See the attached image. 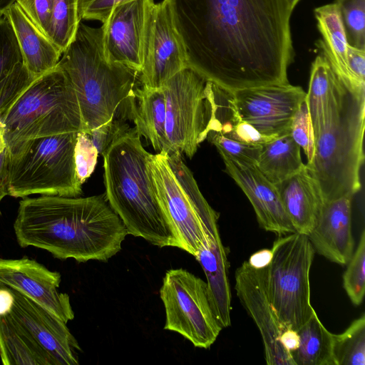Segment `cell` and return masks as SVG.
<instances>
[{
  "mask_svg": "<svg viewBox=\"0 0 365 365\" xmlns=\"http://www.w3.org/2000/svg\"><path fill=\"white\" fill-rule=\"evenodd\" d=\"M188 67L234 92L288 83L292 10L286 0H169Z\"/></svg>",
  "mask_w": 365,
  "mask_h": 365,
  "instance_id": "6da1fadb",
  "label": "cell"
},
{
  "mask_svg": "<svg viewBox=\"0 0 365 365\" xmlns=\"http://www.w3.org/2000/svg\"><path fill=\"white\" fill-rule=\"evenodd\" d=\"M14 230L20 247H34L55 258L78 262H108L121 250L128 235L105 194L24 197Z\"/></svg>",
  "mask_w": 365,
  "mask_h": 365,
  "instance_id": "7a4b0ae2",
  "label": "cell"
},
{
  "mask_svg": "<svg viewBox=\"0 0 365 365\" xmlns=\"http://www.w3.org/2000/svg\"><path fill=\"white\" fill-rule=\"evenodd\" d=\"M135 128L115 139L103 157L105 196L128 235L158 247L179 243L158 198L149 160Z\"/></svg>",
  "mask_w": 365,
  "mask_h": 365,
  "instance_id": "3957f363",
  "label": "cell"
},
{
  "mask_svg": "<svg viewBox=\"0 0 365 365\" xmlns=\"http://www.w3.org/2000/svg\"><path fill=\"white\" fill-rule=\"evenodd\" d=\"M102 36V26L81 21L57 64L76 92L85 132L114 119L132 120L139 73L108 61Z\"/></svg>",
  "mask_w": 365,
  "mask_h": 365,
  "instance_id": "277c9868",
  "label": "cell"
},
{
  "mask_svg": "<svg viewBox=\"0 0 365 365\" xmlns=\"http://www.w3.org/2000/svg\"><path fill=\"white\" fill-rule=\"evenodd\" d=\"M364 125L365 91L354 89L339 79L329 118L316 135L314 155L306 164L324 202L354 197L360 190Z\"/></svg>",
  "mask_w": 365,
  "mask_h": 365,
  "instance_id": "5b68a950",
  "label": "cell"
},
{
  "mask_svg": "<svg viewBox=\"0 0 365 365\" xmlns=\"http://www.w3.org/2000/svg\"><path fill=\"white\" fill-rule=\"evenodd\" d=\"M0 121L10 153L29 140L85 131L76 92L58 66L36 78Z\"/></svg>",
  "mask_w": 365,
  "mask_h": 365,
  "instance_id": "8992f818",
  "label": "cell"
},
{
  "mask_svg": "<svg viewBox=\"0 0 365 365\" xmlns=\"http://www.w3.org/2000/svg\"><path fill=\"white\" fill-rule=\"evenodd\" d=\"M181 154H151L149 165L158 198L179 248L195 257L210 233L218 230V214L208 204Z\"/></svg>",
  "mask_w": 365,
  "mask_h": 365,
  "instance_id": "52a82bcc",
  "label": "cell"
},
{
  "mask_svg": "<svg viewBox=\"0 0 365 365\" xmlns=\"http://www.w3.org/2000/svg\"><path fill=\"white\" fill-rule=\"evenodd\" d=\"M77 133L29 140L10 153L8 195L78 197L82 192L75 163Z\"/></svg>",
  "mask_w": 365,
  "mask_h": 365,
  "instance_id": "ba28073f",
  "label": "cell"
},
{
  "mask_svg": "<svg viewBox=\"0 0 365 365\" xmlns=\"http://www.w3.org/2000/svg\"><path fill=\"white\" fill-rule=\"evenodd\" d=\"M271 250L266 267L269 297L283 327L297 331L315 311L309 283L315 252L307 235L297 232L280 236Z\"/></svg>",
  "mask_w": 365,
  "mask_h": 365,
  "instance_id": "9c48e42d",
  "label": "cell"
},
{
  "mask_svg": "<svg viewBox=\"0 0 365 365\" xmlns=\"http://www.w3.org/2000/svg\"><path fill=\"white\" fill-rule=\"evenodd\" d=\"M165 311L164 329L177 332L195 347L209 349L222 327L208 298L207 283L185 269L166 271L160 289Z\"/></svg>",
  "mask_w": 365,
  "mask_h": 365,
  "instance_id": "30bf717a",
  "label": "cell"
},
{
  "mask_svg": "<svg viewBox=\"0 0 365 365\" xmlns=\"http://www.w3.org/2000/svg\"><path fill=\"white\" fill-rule=\"evenodd\" d=\"M206 82L187 67L161 86L165 97V132L170 154L184 153L191 158L206 140L210 119Z\"/></svg>",
  "mask_w": 365,
  "mask_h": 365,
  "instance_id": "8fae6325",
  "label": "cell"
},
{
  "mask_svg": "<svg viewBox=\"0 0 365 365\" xmlns=\"http://www.w3.org/2000/svg\"><path fill=\"white\" fill-rule=\"evenodd\" d=\"M187 67V53L174 24L169 0L155 2L150 9L145 25L140 84L160 88Z\"/></svg>",
  "mask_w": 365,
  "mask_h": 365,
  "instance_id": "7c38bea8",
  "label": "cell"
},
{
  "mask_svg": "<svg viewBox=\"0 0 365 365\" xmlns=\"http://www.w3.org/2000/svg\"><path fill=\"white\" fill-rule=\"evenodd\" d=\"M233 94L242 119L272 137L290 133L293 116L306 98L300 86L289 83L241 89Z\"/></svg>",
  "mask_w": 365,
  "mask_h": 365,
  "instance_id": "4fadbf2b",
  "label": "cell"
},
{
  "mask_svg": "<svg viewBox=\"0 0 365 365\" xmlns=\"http://www.w3.org/2000/svg\"><path fill=\"white\" fill-rule=\"evenodd\" d=\"M266 267L256 269L247 261L244 262L235 272L236 293L259 331L266 363L295 365L291 352L280 341L282 333L286 328L281 324L269 297Z\"/></svg>",
  "mask_w": 365,
  "mask_h": 365,
  "instance_id": "5bb4252c",
  "label": "cell"
},
{
  "mask_svg": "<svg viewBox=\"0 0 365 365\" xmlns=\"http://www.w3.org/2000/svg\"><path fill=\"white\" fill-rule=\"evenodd\" d=\"M154 0H128L113 7L102 24L103 46L108 61L140 74L148 12Z\"/></svg>",
  "mask_w": 365,
  "mask_h": 365,
  "instance_id": "9a60e30c",
  "label": "cell"
},
{
  "mask_svg": "<svg viewBox=\"0 0 365 365\" xmlns=\"http://www.w3.org/2000/svg\"><path fill=\"white\" fill-rule=\"evenodd\" d=\"M14 303L9 314L56 365H78L81 347L66 323L23 294L9 288Z\"/></svg>",
  "mask_w": 365,
  "mask_h": 365,
  "instance_id": "2e32d148",
  "label": "cell"
},
{
  "mask_svg": "<svg viewBox=\"0 0 365 365\" xmlns=\"http://www.w3.org/2000/svg\"><path fill=\"white\" fill-rule=\"evenodd\" d=\"M61 276L37 261L0 258V287H7L41 305L67 324L74 318L70 297L58 290Z\"/></svg>",
  "mask_w": 365,
  "mask_h": 365,
  "instance_id": "e0dca14e",
  "label": "cell"
},
{
  "mask_svg": "<svg viewBox=\"0 0 365 365\" xmlns=\"http://www.w3.org/2000/svg\"><path fill=\"white\" fill-rule=\"evenodd\" d=\"M221 157L225 172L249 199L259 226L279 237L295 232L276 185L269 181L256 165H243L227 157Z\"/></svg>",
  "mask_w": 365,
  "mask_h": 365,
  "instance_id": "ac0fdd59",
  "label": "cell"
},
{
  "mask_svg": "<svg viewBox=\"0 0 365 365\" xmlns=\"http://www.w3.org/2000/svg\"><path fill=\"white\" fill-rule=\"evenodd\" d=\"M352 198L344 196L324 202L316 225L307 235L315 252L340 265L346 264L354 252Z\"/></svg>",
  "mask_w": 365,
  "mask_h": 365,
  "instance_id": "d6986e66",
  "label": "cell"
},
{
  "mask_svg": "<svg viewBox=\"0 0 365 365\" xmlns=\"http://www.w3.org/2000/svg\"><path fill=\"white\" fill-rule=\"evenodd\" d=\"M276 186L295 232L309 235L319 220L324 199L306 165L299 172Z\"/></svg>",
  "mask_w": 365,
  "mask_h": 365,
  "instance_id": "ffe728a7",
  "label": "cell"
},
{
  "mask_svg": "<svg viewBox=\"0 0 365 365\" xmlns=\"http://www.w3.org/2000/svg\"><path fill=\"white\" fill-rule=\"evenodd\" d=\"M207 279V289L213 313L222 328L231 324V292L227 251L219 230L207 235L195 257Z\"/></svg>",
  "mask_w": 365,
  "mask_h": 365,
  "instance_id": "44dd1931",
  "label": "cell"
},
{
  "mask_svg": "<svg viewBox=\"0 0 365 365\" xmlns=\"http://www.w3.org/2000/svg\"><path fill=\"white\" fill-rule=\"evenodd\" d=\"M4 16L13 28L23 63L34 76L38 77L57 66L62 53L34 26L16 2Z\"/></svg>",
  "mask_w": 365,
  "mask_h": 365,
  "instance_id": "7402d4cb",
  "label": "cell"
},
{
  "mask_svg": "<svg viewBox=\"0 0 365 365\" xmlns=\"http://www.w3.org/2000/svg\"><path fill=\"white\" fill-rule=\"evenodd\" d=\"M166 105L163 88L140 85L135 91L132 120L140 136L145 137L157 153L170 154L165 132Z\"/></svg>",
  "mask_w": 365,
  "mask_h": 365,
  "instance_id": "603a6c76",
  "label": "cell"
},
{
  "mask_svg": "<svg viewBox=\"0 0 365 365\" xmlns=\"http://www.w3.org/2000/svg\"><path fill=\"white\" fill-rule=\"evenodd\" d=\"M314 15L322 36L317 47L338 78L351 86L347 69L349 43L337 5L334 2L317 7Z\"/></svg>",
  "mask_w": 365,
  "mask_h": 365,
  "instance_id": "cb8c5ba5",
  "label": "cell"
},
{
  "mask_svg": "<svg viewBox=\"0 0 365 365\" xmlns=\"http://www.w3.org/2000/svg\"><path fill=\"white\" fill-rule=\"evenodd\" d=\"M339 81L324 56H317L312 64L305 98L314 139L329 118L336 99Z\"/></svg>",
  "mask_w": 365,
  "mask_h": 365,
  "instance_id": "d4e9b609",
  "label": "cell"
},
{
  "mask_svg": "<svg viewBox=\"0 0 365 365\" xmlns=\"http://www.w3.org/2000/svg\"><path fill=\"white\" fill-rule=\"evenodd\" d=\"M300 149L290 133L277 136L262 145L256 166L269 181L277 185L305 166Z\"/></svg>",
  "mask_w": 365,
  "mask_h": 365,
  "instance_id": "484cf974",
  "label": "cell"
},
{
  "mask_svg": "<svg viewBox=\"0 0 365 365\" xmlns=\"http://www.w3.org/2000/svg\"><path fill=\"white\" fill-rule=\"evenodd\" d=\"M0 359L4 365H56L8 314L0 316Z\"/></svg>",
  "mask_w": 365,
  "mask_h": 365,
  "instance_id": "4316f807",
  "label": "cell"
},
{
  "mask_svg": "<svg viewBox=\"0 0 365 365\" xmlns=\"http://www.w3.org/2000/svg\"><path fill=\"white\" fill-rule=\"evenodd\" d=\"M297 332L299 346L291 353L295 365H335L334 334L323 325L315 311Z\"/></svg>",
  "mask_w": 365,
  "mask_h": 365,
  "instance_id": "83f0119b",
  "label": "cell"
},
{
  "mask_svg": "<svg viewBox=\"0 0 365 365\" xmlns=\"http://www.w3.org/2000/svg\"><path fill=\"white\" fill-rule=\"evenodd\" d=\"M335 365H365V314L342 333L333 334Z\"/></svg>",
  "mask_w": 365,
  "mask_h": 365,
  "instance_id": "f1b7e54d",
  "label": "cell"
},
{
  "mask_svg": "<svg viewBox=\"0 0 365 365\" xmlns=\"http://www.w3.org/2000/svg\"><path fill=\"white\" fill-rule=\"evenodd\" d=\"M81 21L78 0H53L48 38L61 53L73 40Z\"/></svg>",
  "mask_w": 365,
  "mask_h": 365,
  "instance_id": "f546056e",
  "label": "cell"
},
{
  "mask_svg": "<svg viewBox=\"0 0 365 365\" xmlns=\"http://www.w3.org/2000/svg\"><path fill=\"white\" fill-rule=\"evenodd\" d=\"M343 274V287L354 305H360L365 294V231L362 230L358 245L347 262Z\"/></svg>",
  "mask_w": 365,
  "mask_h": 365,
  "instance_id": "4dcf8cb0",
  "label": "cell"
},
{
  "mask_svg": "<svg viewBox=\"0 0 365 365\" xmlns=\"http://www.w3.org/2000/svg\"><path fill=\"white\" fill-rule=\"evenodd\" d=\"M351 46L365 50V0H336Z\"/></svg>",
  "mask_w": 365,
  "mask_h": 365,
  "instance_id": "1f68e13d",
  "label": "cell"
},
{
  "mask_svg": "<svg viewBox=\"0 0 365 365\" xmlns=\"http://www.w3.org/2000/svg\"><path fill=\"white\" fill-rule=\"evenodd\" d=\"M206 139L216 147L221 156L243 165H257L262 145L233 140L212 131L207 133Z\"/></svg>",
  "mask_w": 365,
  "mask_h": 365,
  "instance_id": "d6a6232c",
  "label": "cell"
},
{
  "mask_svg": "<svg viewBox=\"0 0 365 365\" xmlns=\"http://www.w3.org/2000/svg\"><path fill=\"white\" fill-rule=\"evenodd\" d=\"M23 62L20 48L8 19L0 16V81Z\"/></svg>",
  "mask_w": 365,
  "mask_h": 365,
  "instance_id": "836d02e7",
  "label": "cell"
},
{
  "mask_svg": "<svg viewBox=\"0 0 365 365\" xmlns=\"http://www.w3.org/2000/svg\"><path fill=\"white\" fill-rule=\"evenodd\" d=\"M36 78L21 62L0 81V118Z\"/></svg>",
  "mask_w": 365,
  "mask_h": 365,
  "instance_id": "e575fe53",
  "label": "cell"
},
{
  "mask_svg": "<svg viewBox=\"0 0 365 365\" xmlns=\"http://www.w3.org/2000/svg\"><path fill=\"white\" fill-rule=\"evenodd\" d=\"M290 135L302 148L310 163L314 153L315 139L306 100L299 105L295 112L290 128Z\"/></svg>",
  "mask_w": 365,
  "mask_h": 365,
  "instance_id": "d590c367",
  "label": "cell"
},
{
  "mask_svg": "<svg viewBox=\"0 0 365 365\" xmlns=\"http://www.w3.org/2000/svg\"><path fill=\"white\" fill-rule=\"evenodd\" d=\"M98 153L88 134L85 131L77 133L74 158L78 178L83 184L93 173Z\"/></svg>",
  "mask_w": 365,
  "mask_h": 365,
  "instance_id": "8d00e7d4",
  "label": "cell"
},
{
  "mask_svg": "<svg viewBox=\"0 0 365 365\" xmlns=\"http://www.w3.org/2000/svg\"><path fill=\"white\" fill-rule=\"evenodd\" d=\"M16 3L34 26L48 38L53 0H16Z\"/></svg>",
  "mask_w": 365,
  "mask_h": 365,
  "instance_id": "74e56055",
  "label": "cell"
},
{
  "mask_svg": "<svg viewBox=\"0 0 365 365\" xmlns=\"http://www.w3.org/2000/svg\"><path fill=\"white\" fill-rule=\"evenodd\" d=\"M130 129L125 120L114 119L86 133L98 154L103 155L115 139Z\"/></svg>",
  "mask_w": 365,
  "mask_h": 365,
  "instance_id": "f35d334b",
  "label": "cell"
},
{
  "mask_svg": "<svg viewBox=\"0 0 365 365\" xmlns=\"http://www.w3.org/2000/svg\"><path fill=\"white\" fill-rule=\"evenodd\" d=\"M126 1L128 0H78L80 19L103 24L113 7Z\"/></svg>",
  "mask_w": 365,
  "mask_h": 365,
  "instance_id": "ab89813d",
  "label": "cell"
},
{
  "mask_svg": "<svg viewBox=\"0 0 365 365\" xmlns=\"http://www.w3.org/2000/svg\"><path fill=\"white\" fill-rule=\"evenodd\" d=\"M347 69L351 86L365 91V50L348 46Z\"/></svg>",
  "mask_w": 365,
  "mask_h": 365,
  "instance_id": "60d3db41",
  "label": "cell"
},
{
  "mask_svg": "<svg viewBox=\"0 0 365 365\" xmlns=\"http://www.w3.org/2000/svg\"><path fill=\"white\" fill-rule=\"evenodd\" d=\"M10 153L7 148L0 155V202L8 195Z\"/></svg>",
  "mask_w": 365,
  "mask_h": 365,
  "instance_id": "b9f144b4",
  "label": "cell"
},
{
  "mask_svg": "<svg viewBox=\"0 0 365 365\" xmlns=\"http://www.w3.org/2000/svg\"><path fill=\"white\" fill-rule=\"evenodd\" d=\"M272 257V250L263 249L252 254L247 260V262L254 268H263L269 264Z\"/></svg>",
  "mask_w": 365,
  "mask_h": 365,
  "instance_id": "7bdbcfd3",
  "label": "cell"
},
{
  "mask_svg": "<svg viewBox=\"0 0 365 365\" xmlns=\"http://www.w3.org/2000/svg\"><path fill=\"white\" fill-rule=\"evenodd\" d=\"M280 341L283 346L292 353L299 346V336L298 332L291 329H285L282 333Z\"/></svg>",
  "mask_w": 365,
  "mask_h": 365,
  "instance_id": "ee69618b",
  "label": "cell"
},
{
  "mask_svg": "<svg viewBox=\"0 0 365 365\" xmlns=\"http://www.w3.org/2000/svg\"><path fill=\"white\" fill-rule=\"evenodd\" d=\"M14 303V297L7 287H0V316L9 313Z\"/></svg>",
  "mask_w": 365,
  "mask_h": 365,
  "instance_id": "f6af8a7d",
  "label": "cell"
},
{
  "mask_svg": "<svg viewBox=\"0 0 365 365\" xmlns=\"http://www.w3.org/2000/svg\"><path fill=\"white\" fill-rule=\"evenodd\" d=\"M16 0H0V16H3L6 11L11 7Z\"/></svg>",
  "mask_w": 365,
  "mask_h": 365,
  "instance_id": "bcb514c9",
  "label": "cell"
},
{
  "mask_svg": "<svg viewBox=\"0 0 365 365\" xmlns=\"http://www.w3.org/2000/svg\"><path fill=\"white\" fill-rule=\"evenodd\" d=\"M6 148V144L4 138V127L3 123L0 121V155Z\"/></svg>",
  "mask_w": 365,
  "mask_h": 365,
  "instance_id": "7dc6e473",
  "label": "cell"
},
{
  "mask_svg": "<svg viewBox=\"0 0 365 365\" xmlns=\"http://www.w3.org/2000/svg\"><path fill=\"white\" fill-rule=\"evenodd\" d=\"M300 0H286V1L287 2L289 8L293 11L294 8L295 7V6L297 4V3Z\"/></svg>",
  "mask_w": 365,
  "mask_h": 365,
  "instance_id": "c3c4849f",
  "label": "cell"
}]
</instances>
